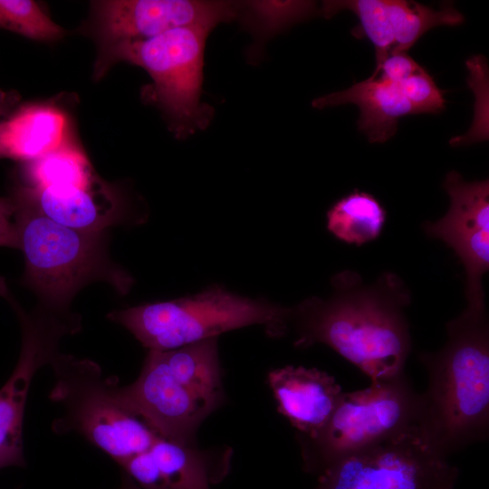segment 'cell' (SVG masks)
<instances>
[{
    "mask_svg": "<svg viewBox=\"0 0 489 489\" xmlns=\"http://www.w3.org/2000/svg\"><path fill=\"white\" fill-rule=\"evenodd\" d=\"M327 299L311 297L291 309L289 325L295 328L294 345L323 343L358 367L371 382L404 373L411 340L404 309L410 293L393 273L365 284L346 270L331 280Z\"/></svg>",
    "mask_w": 489,
    "mask_h": 489,
    "instance_id": "cell-1",
    "label": "cell"
},
{
    "mask_svg": "<svg viewBox=\"0 0 489 489\" xmlns=\"http://www.w3.org/2000/svg\"><path fill=\"white\" fill-rule=\"evenodd\" d=\"M447 340L419 354L428 375L417 426L447 455L486 439L489 427V325L486 310L465 308L446 324Z\"/></svg>",
    "mask_w": 489,
    "mask_h": 489,
    "instance_id": "cell-2",
    "label": "cell"
},
{
    "mask_svg": "<svg viewBox=\"0 0 489 489\" xmlns=\"http://www.w3.org/2000/svg\"><path fill=\"white\" fill-rule=\"evenodd\" d=\"M18 248L24 255V281L53 310L67 306L76 292L102 280L126 293L132 278L107 256L101 233L62 225L20 196L14 199Z\"/></svg>",
    "mask_w": 489,
    "mask_h": 489,
    "instance_id": "cell-3",
    "label": "cell"
},
{
    "mask_svg": "<svg viewBox=\"0 0 489 489\" xmlns=\"http://www.w3.org/2000/svg\"><path fill=\"white\" fill-rule=\"evenodd\" d=\"M290 314L289 308L215 286L193 296L113 311L107 318L149 350L164 351L250 325H264L270 335L282 336L288 331Z\"/></svg>",
    "mask_w": 489,
    "mask_h": 489,
    "instance_id": "cell-4",
    "label": "cell"
},
{
    "mask_svg": "<svg viewBox=\"0 0 489 489\" xmlns=\"http://www.w3.org/2000/svg\"><path fill=\"white\" fill-rule=\"evenodd\" d=\"M49 365L54 373L49 398L64 409L53 421L55 434L77 433L119 465L158 437L120 402L118 379L104 377L93 360L58 352Z\"/></svg>",
    "mask_w": 489,
    "mask_h": 489,
    "instance_id": "cell-5",
    "label": "cell"
},
{
    "mask_svg": "<svg viewBox=\"0 0 489 489\" xmlns=\"http://www.w3.org/2000/svg\"><path fill=\"white\" fill-rule=\"evenodd\" d=\"M421 398L405 374L342 392L331 416L312 437L298 435L303 467L318 475L338 460L417 426Z\"/></svg>",
    "mask_w": 489,
    "mask_h": 489,
    "instance_id": "cell-6",
    "label": "cell"
},
{
    "mask_svg": "<svg viewBox=\"0 0 489 489\" xmlns=\"http://www.w3.org/2000/svg\"><path fill=\"white\" fill-rule=\"evenodd\" d=\"M213 28L189 25L157 36L108 48L105 64L127 62L145 69L153 81L154 100L174 134L186 138L206 126L209 109L201 101L206 41Z\"/></svg>",
    "mask_w": 489,
    "mask_h": 489,
    "instance_id": "cell-7",
    "label": "cell"
},
{
    "mask_svg": "<svg viewBox=\"0 0 489 489\" xmlns=\"http://www.w3.org/2000/svg\"><path fill=\"white\" fill-rule=\"evenodd\" d=\"M457 477L417 425L338 460L319 475L316 489H455Z\"/></svg>",
    "mask_w": 489,
    "mask_h": 489,
    "instance_id": "cell-8",
    "label": "cell"
},
{
    "mask_svg": "<svg viewBox=\"0 0 489 489\" xmlns=\"http://www.w3.org/2000/svg\"><path fill=\"white\" fill-rule=\"evenodd\" d=\"M116 394L158 436L189 446L196 445L199 427L225 399L174 373L158 350H149L137 379L118 385Z\"/></svg>",
    "mask_w": 489,
    "mask_h": 489,
    "instance_id": "cell-9",
    "label": "cell"
},
{
    "mask_svg": "<svg viewBox=\"0 0 489 489\" xmlns=\"http://www.w3.org/2000/svg\"><path fill=\"white\" fill-rule=\"evenodd\" d=\"M13 305L22 327V350L16 367L0 389V469L25 466L23 422L31 381L36 371L50 364L58 353L60 340L75 333L80 322L74 317L53 312L27 313L0 290Z\"/></svg>",
    "mask_w": 489,
    "mask_h": 489,
    "instance_id": "cell-10",
    "label": "cell"
},
{
    "mask_svg": "<svg viewBox=\"0 0 489 489\" xmlns=\"http://www.w3.org/2000/svg\"><path fill=\"white\" fill-rule=\"evenodd\" d=\"M443 187L449 196V208L440 219L426 222L424 231L446 243L462 262L466 308L485 310L482 279L489 270V180L468 182L453 170Z\"/></svg>",
    "mask_w": 489,
    "mask_h": 489,
    "instance_id": "cell-11",
    "label": "cell"
},
{
    "mask_svg": "<svg viewBox=\"0 0 489 489\" xmlns=\"http://www.w3.org/2000/svg\"><path fill=\"white\" fill-rule=\"evenodd\" d=\"M243 4L197 0H109L97 4L100 36L110 48L149 39L168 30L205 25L241 17Z\"/></svg>",
    "mask_w": 489,
    "mask_h": 489,
    "instance_id": "cell-12",
    "label": "cell"
},
{
    "mask_svg": "<svg viewBox=\"0 0 489 489\" xmlns=\"http://www.w3.org/2000/svg\"><path fill=\"white\" fill-rule=\"evenodd\" d=\"M344 10L358 16L360 24L352 34L373 43L376 63L390 53H407L434 27L456 26L465 21L451 3L434 9L408 0H341L323 2L321 9L327 18Z\"/></svg>",
    "mask_w": 489,
    "mask_h": 489,
    "instance_id": "cell-13",
    "label": "cell"
},
{
    "mask_svg": "<svg viewBox=\"0 0 489 489\" xmlns=\"http://www.w3.org/2000/svg\"><path fill=\"white\" fill-rule=\"evenodd\" d=\"M120 466L141 489H211L226 471L208 451L159 436Z\"/></svg>",
    "mask_w": 489,
    "mask_h": 489,
    "instance_id": "cell-14",
    "label": "cell"
},
{
    "mask_svg": "<svg viewBox=\"0 0 489 489\" xmlns=\"http://www.w3.org/2000/svg\"><path fill=\"white\" fill-rule=\"evenodd\" d=\"M268 385L280 414L297 429L312 437L331 416L342 394L335 378L316 368L285 366L271 370Z\"/></svg>",
    "mask_w": 489,
    "mask_h": 489,
    "instance_id": "cell-15",
    "label": "cell"
},
{
    "mask_svg": "<svg viewBox=\"0 0 489 489\" xmlns=\"http://www.w3.org/2000/svg\"><path fill=\"white\" fill-rule=\"evenodd\" d=\"M350 103L360 109L358 128L369 142H386L397 132L399 118L416 114L401 81L394 82L375 73L346 90L319 97L312 104L323 109Z\"/></svg>",
    "mask_w": 489,
    "mask_h": 489,
    "instance_id": "cell-16",
    "label": "cell"
},
{
    "mask_svg": "<svg viewBox=\"0 0 489 489\" xmlns=\"http://www.w3.org/2000/svg\"><path fill=\"white\" fill-rule=\"evenodd\" d=\"M21 196L51 220L82 232L101 233L121 216L119 198L98 178L87 187L27 188Z\"/></svg>",
    "mask_w": 489,
    "mask_h": 489,
    "instance_id": "cell-17",
    "label": "cell"
},
{
    "mask_svg": "<svg viewBox=\"0 0 489 489\" xmlns=\"http://www.w3.org/2000/svg\"><path fill=\"white\" fill-rule=\"evenodd\" d=\"M68 120L58 108L47 104L25 106L0 122V150L26 162L36 159L68 142Z\"/></svg>",
    "mask_w": 489,
    "mask_h": 489,
    "instance_id": "cell-18",
    "label": "cell"
},
{
    "mask_svg": "<svg viewBox=\"0 0 489 489\" xmlns=\"http://www.w3.org/2000/svg\"><path fill=\"white\" fill-rule=\"evenodd\" d=\"M386 221V210L372 195L354 190L327 213V228L338 239L356 245L375 240Z\"/></svg>",
    "mask_w": 489,
    "mask_h": 489,
    "instance_id": "cell-19",
    "label": "cell"
},
{
    "mask_svg": "<svg viewBox=\"0 0 489 489\" xmlns=\"http://www.w3.org/2000/svg\"><path fill=\"white\" fill-rule=\"evenodd\" d=\"M27 163L29 189L87 187L97 179L85 154L69 142Z\"/></svg>",
    "mask_w": 489,
    "mask_h": 489,
    "instance_id": "cell-20",
    "label": "cell"
},
{
    "mask_svg": "<svg viewBox=\"0 0 489 489\" xmlns=\"http://www.w3.org/2000/svg\"><path fill=\"white\" fill-rule=\"evenodd\" d=\"M0 28L36 41H53L64 30L31 0H0Z\"/></svg>",
    "mask_w": 489,
    "mask_h": 489,
    "instance_id": "cell-21",
    "label": "cell"
},
{
    "mask_svg": "<svg viewBox=\"0 0 489 489\" xmlns=\"http://www.w3.org/2000/svg\"><path fill=\"white\" fill-rule=\"evenodd\" d=\"M315 11L313 2L257 1L244 3L241 18L256 31L267 34L303 20Z\"/></svg>",
    "mask_w": 489,
    "mask_h": 489,
    "instance_id": "cell-22",
    "label": "cell"
},
{
    "mask_svg": "<svg viewBox=\"0 0 489 489\" xmlns=\"http://www.w3.org/2000/svg\"><path fill=\"white\" fill-rule=\"evenodd\" d=\"M401 85L416 114H436L445 110L444 91L437 87L433 77L421 65L402 80Z\"/></svg>",
    "mask_w": 489,
    "mask_h": 489,
    "instance_id": "cell-23",
    "label": "cell"
},
{
    "mask_svg": "<svg viewBox=\"0 0 489 489\" xmlns=\"http://www.w3.org/2000/svg\"><path fill=\"white\" fill-rule=\"evenodd\" d=\"M14 212L0 211V246L18 248V234L14 217Z\"/></svg>",
    "mask_w": 489,
    "mask_h": 489,
    "instance_id": "cell-24",
    "label": "cell"
},
{
    "mask_svg": "<svg viewBox=\"0 0 489 489\" xmlns=\"http://www.w3.org/2000/svg\"><path fill=\"white\" fill-rule=\"evenodd\" d=\"M119 489H141L126 473L122 472Z\"/></svg>",
    "mask_w": 489,
    "mask_h": 489,
    "instance_id": "cell-25",
    "label": "cell"
},
{
    "mask_svg": "<svg viewBox=\"0 0 489 489\" xmlns=\"http://www.w3.org/2000/svg\"><path fill=\"white\" fill-rule=\"evenodd\" d=\"M0 211H15V204L14 199L0 197Z\"/></svg>",
    "mask_w": 489,
    "mask_h": 489,
    "instance_id": "cell-26",
    "label": "cell"
},
{
    "mask_svg": "<svg viewBox=\"0 0 489 489\" xmlns=\"http://www.w3.org/2000/svg\"><path fill=\"white\" fill-rule=\"evenodd\" d=\"M4 112H3V109H2V106L0 104V115H2Z\"/></svg>",
    "mask_w": 489,
    "mask_h": 489,
    "instance_id": "cell-27",
    "label": "cell"
},
{
    "mask_svg": "<svg viewBox=\"0 0 489 489\" xmlns=\"http://www.w3.org/2000/svg\"><path fill=\"white\" fill-rule=\"evenodd\" d=\"M0 158H2L1 150H0Z\"/></svg>",
    "mask_w": 489,
    "mask_h": 489,
    "instance_id": "cell-28",
    "label": "cell"
}]
</instances>
